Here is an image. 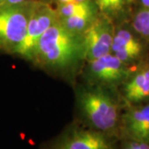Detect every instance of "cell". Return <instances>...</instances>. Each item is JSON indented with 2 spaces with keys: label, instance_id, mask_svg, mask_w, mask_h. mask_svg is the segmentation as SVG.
Wrapping results in <instances>:
<instances>
[{
  "label": "cell",
  "instance_id": "6da1fadb",
  "mask_svg": "<svg viewBox=\"0 0 149 149\" xmlns=\"http://www.w3.org/2000/svg\"><path fill=\"white\" fill-rule=\"evenodd\" d=\"M32 63L50 74L70 78L85 64L82 35L70 32L57 20L39 40Z\"/></svg>",
  "mask_w": 149,
  "mask_h": 149
},
{
  "label": "cell",
  "instance_id": "7a4b0ae2",
  "mask_svg": "<svg viewBox=\"0 0 149 149\" xmlns=\"http://www.w3.org/2000/svg\"><path fill=\"white\" fill-rule=\"evenodd\" d=\"M76 101L84 124L120 140L124 103L119 91L87 85L77 91Z\"/></svg>",
  "mask_w": 149,
  "mask_h": 149
},
{
  "label": "cell",
  "instance_id": "3957f363",
  "mask_svg": "<svg viewBox=\"0 0 149 149\" xmlns=\"http://www.w3.org/2000/svg\"><path fill=\"white\" fill-rule=\"evenodd\" d=\"M82 70L87 85L119 91L134 69L109 53L85 62Z\"/></svg>",
  "mask_w": 149,
  "mask_h": 149
},
{
  "label": "cell",
  "instance_id": "277c9868",
  "mask_svg": "<svg viewBox=\"0 0 149 149\" xmlns=\"http://www.w3.org/2000/svg\"><path fill=\"white\" fill-rule=\"evenodd\" d=\"M32 2L0 6V53L15 56L26 36Z\"/></svg>",
  "mask_w": 149,
  "mask_h": 149
},
{
  "label": "cell",
  "instance_id": "5b68a950",
  "mask_svg": "<svg viewBox=\"0 0 149 149\" xmlns=\"http://www.w3.org/2000/svg\"><path fill=\"white\" fill-rule=\"evenodd\" d=\"M57 20L56 9L49 2L33 1L27 22L26 36L15 56L32 63L39 40L48 28Z\"/></svg>",
  "mask_w": 149,
  "mask_h": 149
},
{
  "label": "cell",
  "instance_id": "8992f818",
  "mask_svg": "<svg viewBox=\"0 0 149 149\" xmlns=\"http://www.w3.org/2000/svg\"><path fill=\"white\" fill-rule=\"evenodd\" d=\"M110 53L135 69L149 59V43L133 30L129 21L124 22L115 25Z\"/></svg>",
  "mask_w": 149,
  "mask_h": 149
},
{
  "label": "cell",
  "instance_id": "52a82bcc",
  "mask_svg": "<svg viewBox=\"0 0 149 149\" xmlns=\"http://www.w3.org/2000/svg\"><path fill=\"white\" fill-rule=\"evenodd\" d=\"M119 140L88 127L74 123L66 128L48 149H118Z\"/></svg>",
  "mask_w": 149,
  "mask_h": 149
},
{
  "label": "cell",
  "instance_id": "ba28073f",
  "mask_svg": "<svg viewBox=\"0 0 149 149\" xmlns=\"http://www.w3.org/2000/svg\"><path fill=\"white\" fill-rule=\"evenodd\" d=\"M115 24L100 13L83 34V47L85 62L93 61L111 52Z\"/></svg>",
  "mask_w": 149,
  "mask_h": 149
},
{
  "label": "cell",
  "instance_id": "9c48e42d",
  "mask_svg": "<svg viewBox=\"0 0 149 149\" xmlns=\"http://www.w3.org/2000/svg\"><path fill=\"white\" fill-rule=\"evenodd\" d=\"M59 22L70 32L82 35L100 15L93 0L56 4Z\"/></svg>",
  "mask_w": 149,
  "mask_h": 149
},
{
  "label": "cell",
  "instance_id": "30bf717a",
  "mask_svg": "<svg viewBox=\"0 0 149 149\" xmlns=\"http://www.w3.org/2000/svg\"><path fill=\"white\" fill-rule=\"evenodd\" d=\"M121 139L149 143V102L124 106L120 126Z\"/></svg>",
  "mask_w": 149,
  "mask_h": 149
},
{
  "label": "cell",
  "instance_id": "8fae6325",
  "mask_svg": "<svg viewBox=\"0 0 149 149\" xmlns=\"http://www.w3.org/2000/svg\"><path fill=\"white\" fill-rule=\"evenodd\" d=\"M119 92L124 106L149 101V59L133 70Z\"/></svg>",
  "mask_w": 149,
  "mask_h": 149
},
{
  "label": "cell",
  "instance_id": "7c38bea8",
  "mask_svg": "<svg viewBox=\"0 0 149 149\" xmlns=\"http://www.w3.org/2000/svg\"><path fill=\"white\" fill-rule=\"evenodd\" d=\"M100 13L115 25L128 22L137 7V0H93Z\"/></svg>",
  "mask_w": 149,
  "mask_h": 149
},
{
  "label": "cell",
  "instance_id": "4fadbf2b",
  "mask_svg": "<svg viewBox=\"0 0 149 149\" xmlns=\"http://www.w3.org/2000/svg\"><path fill=\"white\" fill-rule=\"evenodd\" d=\"M129 23L133 30L149 43V8L137 6L131 15Z\"/></svg>",
  "mask_w": 149,
  "mask_h": 149
},
{
  "label": "cell",
  "instance_id": "5bb4252c",
  "mask_svg": "<svg viewBox=\"0 0 149 149\" xmlns=\"http://www.w3.org/2000/svg\"><path fill=\"white\" fill-rule=\"evenodd\" d=\"M118 149H149V143L128 139H121L118 142Z\"/></svg>",
  "mask_w": 149,
  "mask_h": 149
},
{
  "label": "cell",
  "instance_id": "9a60e30c",
  "mask_svg": "<svg viewBox=\"0 0 149 149\" xmlns=\"http://www.w3.org/2000/svg\"><path fill=\"white\" fill-rule=\"evenodd\" d=\"M34 0H3L1 6H19L32 2Z\"/></svg>",
  "mask_w": 149,
  "mask_h": 149
},
{
  "label": "cell",
  "instance_id": "2e32d148",
  "mask_svg": "<svg viewBox=\"0 0 149 149\" xmlns=\"http://www.w3.org/2000/svg\"><path fill=\"white\" fill-rule=\"evenodd\" d=\"M137 4L138 6L149 8V0H137Z\"/></svg>",
  "mask_w": 149,
  "mask_h": 149
},
{
  "label": "cell",
  "instance_id": "e0dca14e",
  "mask_svg": "<svg viewBox=\"0 0 149 149\" xmlns=\"http://www.w3.org/2000/svg\"><path fill=\"white\" fill-rule=\"evenodd\" d=\"M56 4H61V3H70V2H82L85 0H54Z\"/></svg>",
  "mask_w": 149,
  "mask_h": 149
},
{
  "label": "cell",
  "instance_id": "ac0fdd59",
  "mask_svg": "<svg viewBox=\"0 0 149 149\" xmlns=\"http://www.w3.org/2000/svg\"><path fill=\"white\" fill-rule=\"evenodd\" d=\"M2 3H3V0H0V6L2 5Z\"/></svg>",
  "mask_w": 149,
  "mask_h": 149
},
{
  "label": "cell",
  "instance_id": "d6986e66",
  "mask_svg": "<svg viewBox=\"0 0 149 149\" xmlns=\"http://www.w3.org/2000/svg\"><path fill=\"white\" fill-rule=\"evenodd\" d=\"M39 1H46V2H48V0H39Z\"/></svg>",
  "mask_w": 149,
  "mask_h": 149
},
{
  "label": "cell",
  "instance_id": "ffe728a7",
  "mask_svg": "<svg viewBox=\"0 0 149 149\" xmlns=\"http://www.w3.org/2000/svg\"><path fill=\"white\" fill-rule=\"evenodd\" d=\"M148 102H149V101H148Z\"/></svg>",
  "mask_w": 149,
  "mask_h": 149
}]
</instances>
